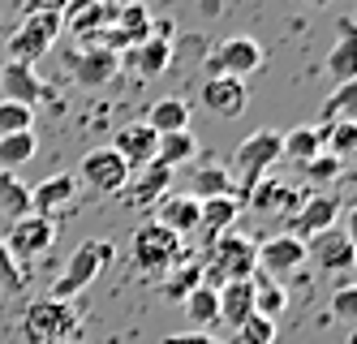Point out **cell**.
<instances>
[{
	"label": "cell",
	"mask_w": 357,
	"mask_h": 344,
	"mask_svg": "<svg viewBox=\"0 0 357 344\" xmlns=\"http://www.w3.org/2000/svg\"><path fill=\"white\" fill-rule=\"evenodd\" d=\"M237 216H241V198H237V194L198 202V237H207V241H215V237L233 232Z\"/></svg>",
	"instance_id": "18"
},
{
	"label": "cell",
	"mask_w": 357,
	"mask_h": 344,
	"mask_svg": "<svg viewBox=\"0 0 357 344\" xmlns=\"http://www.w3.org/2000/svg\"><path fill=\"white\" fill-rule=\"evenodd\" d=\"M194 151H198V138L190 134V129H181V134H160L155 138V164L168 168V172H176L181 164L194 160Z\"/></svg>",
	"instance_id": "27"
},
{
	"label": "cell",
	"mask_w": 357,
	"mask_h": 344,
	"mask_svg": "<svg viewBox=\"0 0 357 344\" xmlns=\"http://www.w3.org/2000/svg\"><path fill=\"white\" fill-rule=\"evenodd\" d=\"M280 129H259V134H250L237 151H233V168L245 177V190H254V185L263 181V172L280 160Z\"/></svg>",
	"instance_id": "10"
},
{
	"label": "cell",
	"mask_w": 357,
	"mask_h": 344,
	"mask_svg": "<svg viewBox=\"0 0 357 344\" xmlns=\"http://www.w3.org/2000/svg\"><path fill=\"white\" fill-rule=\"evenodd\" d=\"M155 224L176 232V237H194L198 232V202L190 194H164L155 202Z\"/></svg>",
	"instance_id": "17"
},
{
	"label": "cell",
	"mask_w": 357,
	"mask_h": 344,
	"mask_svg": "<svg viewBox=\"0 0 357 344\" xmlns=\"http://www.w3.org/2000/svg\"><path fill=\"white\" fill-rule=\"evenodd\" d=\"M250 314H254V280H228L220 288V319L215 323H224V327L237 331Z\"/></svg>",
	"instance_id": "21"
},
{
	"label": "cell",
	"mask_w": 357,
	"mask_h": 344,
	"mask_svg": "<svg viewBox=\"0 0 357 344\" xmlns=\"http://www.w3.org/2000/svg\"><path fill=\"white\" fill-rule=\"evenodd\" d=\"M130 65H134L142 77H160V73H168V65H172V39H155V35H151L146 43L130 47Z\"/></svg>",
	"instance_id": "24"
},
{
	"label": "cell",
	"mask_w": 357,
	"mask_h": 344,
	"mask_svg": "<svg viewBox=\"0 0 357 344\" xmlns=\"http://www.w3.org/2000/svg\"><path fill=\"white\" fill-rule=\"evenodd\" d=\"M0 91H5V99L26 103V108H35L39 99L52 95V91H47V87L39 82L35 65H17V61H5V69H0Z\"/></svg>",
	"instance_id": "16"
},
{
	"label": "cell",
	"mask_w": 357,
	"mask_h": 344,
	"mask_svg": "<svg viewBox=\"0 0 357 344\" xmlns=\"http://www.w3.org/2000/svg\"><path fill=\"white\" fill-rule=\"evenodd\" d=\"M151 22H155V17L146 13V5L130 0V5H121V9H116V22H112V26H116L125 39H130V47H138V43L151 39Z\"/></svg>",
	"instance_id": "29"
},
{
	"label": "cell",
	"mask_w": 357,
	"mask_h": 344,
	"mask_svg": "<svg viewBox=\"0 0 357 344\" xmlns=\"http://www.w3.org/2000/svg\"><path fill=\"white\" fill-rule=\"evenodd\" d=\"M61 31H65V13H52V9L26 13V17H22V26L9 35V61L35 65L39 57H47V47L56 43Z\"/></svg>",
	"instance_id": "5"
},
{
	"label": "cell",
	"mask_w": 357,
	"mask_h": 344,
	"mask_svg": "<svg viewBox=\"0 0 357 344\" xmlns=\"http://www.w3.org/2000/svg\"><path fill=\"white\" fill-rule=\"evenodd\" d=\"M73 181H82L91 194H121L125 181H130V168H125V160L112 151V147H99L91 155H82L78 172H73Z\"/></svg>",
	"instance_id": "9"
},
{
	"label": "cell",
	"mask_w": 357,
	"mask_h": 344,
	"mask_svg": "<svg viewBox=\"0 0 357 344\" xmlns=\"http://www.w3.org/2000/svg\"><path fill=\"white\" fill-rule=\"evenodd\" d=\"M108 262H112V241H104V237H91V241H82L78 250L69 254L61 280L52 284V297H56V301H73L82 288L95 284V276L104 271Z\"/></svg>",
	"instance_id": "4"
},
{
	"label": "cell",
	"mask_w": 357,
	"mask_h": 344,
	"mask_svg": "<svg viewBox=\"0 0 357 344\" xmlns=\"http://www.w3.org/2000/svg\"><path fill=\"white\" fill-rule=\"evenodd\" d=\"M185 194H190L194 202H207V198H228V194H233V177H228L220 164H202V168H194V172H190Z\"/></svg>",
	"instance_id": "23"
},
{
	"label": "cell",
	"mask_w": 357,
	"mask_h": 344,
	"mask_svg": "<svg viewBox=\"0 0 357 344\" xmlns=\"http://www.w3.org/2000/svg\"><path fill=\"white\" fill-rule=\"evenodd\" d=\"M116 0H86V5L73 13V35H91L99 39L104 31H112V22H116Z\"/></svg>",
	"instance_id": "25"
},
{
	"label": "cell",
	"mask_w": 357,
	"mask_h": 344,
	"mask_svg": "<svg viewBox=\"0 0 357 344\" xmlns=\"http://www.w3.org/2000/svg\"><path fill=\"white\" fill-rule=\"evenodd\" d=\"M233 344H275V323L263 319V314H250V319L237 327V340Z\"/></svg>",
	"instance_id": "38"
},
{
	"label": "cell",
	"mask_w": 357,
	"mask_h": 344,
	"mask_svg": "<svg viewBox=\"0 0 357 344\" xmlns=\"http://www.w3.org/2000/svg\"><path fill=\"white\" fill-rule=\"evenodd\" d=\"M73 194H78L73 172H56V177L39 181L35 190H31V216H52V211H61V207L73 202Z\"/></svg>",
	"instance_id": "19"
},
{
	"label": "cell",
	"mask_w": 357,
	"mask_h": 344,
	"mask_svg": "<svg viewBox=\"0 0 357 344\" xmlns=\"http://www.w3.org/2000/svg\"><path fill=\"white\" fill-rule=\"evenodd\" d=\"M314 155H323V142H319V134H314V125H297V129H289V134L280 138V160L305 168Z\"/></svg>",
	"instance_id": "26"
},
{
	"label": "cell",
	"mask_w": 357,
	"mask_h": 344,
	"mask_svg": "<svg viewBox=\"0 0 357 344\" xmlns=\"http://www.w3.org/2000/svg\"><path fill=\"white\" fill-rule=\"evenodd\" d=\"M39 151V138L35 129H26V134H0V172H17L22 164H31Z\"/></svg>",
	"instance_id": "28"
},
{
	"label": "cell",
	"mask_w": 357,
	"mask_h": 344,
	"mask_svg": "<svg viewBox=\"0 0 357 344\" xmlns=\"http://www.w3.org/2000/svg\"><path fill=\"white\" fill-rule=\"evenodd\" d=\"M155 138H160V134H151L146 121H134V125H121V129H116L112 151L125 160V168H130V172H138V168H146V164H155Z\"/></svg>",
	"instance_id": "13"
},
{
	"label": "cell",
	"mask_w": 357,
	"mask_h": 344,
	"mask_svg": "<svg viewBox=\"0 0 357 344\" xmlns=\"http://www.w3.org/2000/svg\"><path fill=\"white\" fill-rule=\"evenodd\" d=\"M0 211L13 220L31 216V185H22L17 172H0Z\"/></svg>",
	"instance_id": "32"
},
{
	"label": "cell",
	"mask_w": 357,
	"mask_h": 344,
	"mask_svg": "<svg viewBox=\"0 0 357 344\" xmlns=\"http://www.w3.org/2000/svg\"><path fill=\"white\" fill-rule=\"evenodd\" d=\"M0 241L17 258V267L22 262H35L56 246V220L52 216H22V220H13V228L0 237Z\"/></svg>",
	"instance_id": "6"
},
{
	"label": "cell",
	"mask_w": 357,
	"mask_h": 344,
	"mask_svg": "<svg viewBox=\"0 0 357 344\" xmlns=\"http://www.w3.org/2000/svg\"><path fill=\"white\" fill-rule=\"evenodd\" d=\"M168 185H172V172L168 168H160V164H146V168H138V172H130V181H125V202L130 207H138V211H146V207H155L164 194H168Z\"/></svg>",
	"instance_id": "15"
},
{
	"label": "cell",
	"mask_w": 357,
	"mask_h": 344,
	"mask_svg": "<svg viewBox=\"0 0 357 344\" xmlns=\"http://www.w3.org/2000/svg\"><path fill=\"white\" fill-rule=\"evenodd\" d=\"M116 69H121V61H116V52H108V47H86L82 57L73 61V77H78L82 87H91V91L108 87L116 77Z\"/></svg>",
	"instance_id": "20"
},
{
	"label": "cell",
	"mask_w": 357,
	"mask_h": 344,
	"mask_svg": "<svg viewBox=\"0 0 357 344\" xmlns=\"http://www.w3.org/2000/svg\"><path fill=\"white\" fill-rule=\"evenodd\" d=\"M130 258H134V267H138L142 276H155V280H164L168 271H176V267H181L185 250H181V237H176V232H168V228H160L155 220H151V224H142V228L134 232Z\"/></svg>",
	"instance_id": "3"
},
{
	"label": "cell",
	"mask_w": 357,
	"mask_h": 344,
	"mask_svg": "<svg viewBox=\"0 0 357 344\" xmlns=\"http://www.w3.org/2000/svg\"><path fill=\"white\" fill-rule=\"evenodd\" d=\"M26 129H35V108L0 99V134H26Z\"/></svg>",
	"instance_id": "37"
},
{
	"label": "cell",
	"mask_w": 357,
	"mask_h": 344,
	"mask_svg": "<svg viewBox=\"0 0 357 344\" xmlns=\"http://www.w3.org/2000/svg\"><path fill=\"white\" fill-rule=\"evenodd\" d=\"M289 306V293H284V284H275L267 276L254 280V314H263V319H280V310Z\"/></svg>",
	"instance_id": "33"
},
{
	"label": "cell",
	"mask_w": 357,
	"mask_h": 344,
	"mask_svg": "<svg viewBox=\"0 0 357 344\" xmlns=\"http://www.w3.org/2000/svg\"><path fill=\"white\" fill-rule=\"evenodd\" d=\"M78 331H82V314L73 301L43 297V301H31L26 314H22V340L26 344H73Z\"/></svg>",
	"instance_id": "1"
},
{
	"label": "cell",
	"mask_w": 357,
	"mask_h": 344,
	"mask_svg": "<svg viewBox=\"0 0 357 344\" xmlns=\"http://www.w3.org/2000/svg\"><path fill=\"white\" fill-rule=\"evenodd\" d=\"M26 13H39V9H52V13H65V0H22Z\"/></svg>",
	"instance_id": "43"
},
{
	"label": "cell",
	"mask_w": 357,
	"mask_h": 344,
	"mask_svg": "<svg viewBox=\"0 0 357 344\" xmlns=\"http://www.w3.org/2000/svg\"><path fill=\"white\" fill-rule=\"evenodd\" d=\"M310 5H319V9H323V5H331V0H310Z\"/></svg>",
	"instance_id": "44"
},
{
	"label": "cell",
	"mask_w": 357,
	"mask_h": 344,
	"mask_svg": "<svg viewBox=\"0 0 357 344\" xmlns=\"http://www.w3.org/2000/svg\"><path fill=\"white\" fill-rule=\"evenodd\" d=\"M181 306H185V319L194 323V331L211 327V323L220 319V293H215V288H207V284H198Z\"/></svg>",
	"instance_id": "30"
},
{
	"label": "cell",
	"mask_w": 357,
	"mask_h": 344,
	"mask_svg": "<svg viewBox=\"0 0 357 344\" xmlns=\"http://www.w3.org/2000/svg\"><path fill=\"white\" fill-rule=\"evenodd\" d=\"M198 284H202V262H185V267H176V271L160 284V293H164L168 301H185Z\"/></svg>",
	"instance_id": "34"
},
{
	"label": "cell",
	"mask_w": 357,
	"mask_h": 344,
	"mask_svg": "<svg viewBox=\"0 0 357 344\" xmlns=\"http://www.w3.org/2000/svg\"><path fill=\"white\" fill-rule=\"evenodd\" d=\"M323 151L336 155V160L344 164L349 155L357 151V121H353V117H349V121H331V125H327V142H323Z\"/></svg>",
	"instance_id": "35"
},
{
	"label": "cell",
	"mask_w": 357,
	"mask_h": 344,
	"mask_svg": "<svg viewBox=\"0 0 357 344\" xmlns=\"http://www.w3.org/2000/svg\"><path fill=\"white\" fill-rule=\"evenodd\" d=\"M202 108H207L211 117H220V121H233V117H241L245 112V82H237V77H207L202 82Z\"/></svg>",
	"instance_id": "14"
},
{
	"label": "cell",
	"mask_w": 357,
	"mask_h": 344,
	"mask_svg": "<svg viewBox=\"0 0 357 344\" xmlns=\"http://www.w3.org/2000/svg\"><path fill=\"white\" fill-rule=\"evenodd\" d=\"M259 267H263L267 280L280 284L284 276H293V271L305 267V241H297V237H289V232L267 237V241L259 246Z\"/></svg>",
	"instance_id": "12"
},
{
	"label": "cell",
	"mask_w": 357,
	"mask_h": 344,
	"mask_svg": "<svg viewBox=\"0 0 357 344\" xmlns=\"http://www.w3.org/2000/svg\"><path fill=\"white\" fill-rule=\"evenodd\" d=\"M146 125H151V134H181V129H190V103L181 95H164L151 103Z\"/></svg>",
	"instance_id": "22"
},
{
	"label": "cell",
	"mask_w": 357,
	"mask_h": 344,
	"mask_svg": "<svg viewBox=\"0 0 357 344\" xmlns=\"http://www.w3.org/2000/svg\"><path fill=\"white\" fill-rule=\"evenodd\" d=\"M22 288H26V271L17 267V258L5 250V241H0V293H22Z\"/></svg>",
	"instance_id": "39"
},
{
	"label": "cell",
	"mask_w": 357,
	"mask_h": 344,
	"mask_svg": "<svg viewBox=\"0 0 357 344\" xmlns=\"http://www.w3.org/2000/svg\"><path fill=\"white\" fill-rule=\"evenodd\" d=\"M340 207H344V198H336V194H314V198H301V207L289 216V237H297V241H310L314 232H323V228H336V216H340Z\"/></svg>",
	"instance_id": "11"
},
{
	"label": "cell",
	"mask_w": 357,
	"mask_h": 344,
	"mask_svg": "<svg viewBox=\"0 0 357 344\" xmlns=\"http://www.w3.org/2000/svg\"><path fill=\"white\" fill-rule=\"evenodd\" d=\"M160 344H220V340L207 331H176V336H164Z\"/></svg>",
	"instance_id": "42"
},
{
	"label": "cell",
	"mask_w": 357,
	"mask_h": 344,
	"mask_svg": "<svg viewBox=\"0 0 357 344\" xmlns=\"http://www.w3.org/2000/svg\"><path fill=\"white\" fill-rule=\"evenodd\" d=\"M353 22L340 17V39L336 47H331V57H327V73L336 77V82H353Z\"/></svg>",
	"instance_id": "31"
},
{
	"label": "cell",
	"mask_w": 357,
	"mask_h": 344,
	"mask_svg": "<svg viewBox=\"0 0 357 344\" xmlns=\"http://www.w3.org/2000/svg\"><path fill=\"white\" fill-rule=\"evenodd\" d=\"M259 65H263V47L250 35H228L220 47H211V57H207L211 77H237V82H245Z\"/></svg>",
	"instance_id": "8"
},
{
	"label": "cell",
	"mask_w": 357,
	"mask_h": 344,
	"mask_svg": "<svg viewBox=\"0 0 357 344\" xmlns=\"http://www.w3.org/2000/svg\"><path fill=\"white\" fill-rule=\"evenodd\" d=\"M353 108H357V82H340L336 91L323 99V125H331V121H349Z\"/></svg>",
	"instance_id": "36"
},
{
	"label": "cell",
	"mask_w": 357,
	"mask_h": 344,
	"mask_svg": "<svg viewBox=\"0 0 357 344\" xmlns=\"http://www.w3.org/2000/svg\"><path fill=\"white\" fill-rule=\"evenodd\" d=\"M331 319H340V323L357 319V288L349 280H340V288L331 293Z\"/></svg>",
	"instance_id": "40"
},
{
	"label": "cell",
	"mask_w": 357,
	"mask_h": 344,
	"mask_svg": "<svg viewBox=\"0 0 357 344\" xmlns=\"http://www.w3.org/2000/svg\"><path fill=\"white\" fill-rule=\"evenodd\" d=\"M353 258H357V254H353V237H349L344 228H323V232H314L310 241H305V262H314L323 276L349 280Z\"/></svg>",
	"instance_id": "7"
},
{
	"label": "cell",
	"mask_w": 357,
	"mask_h": 344,
	"mask_svg": "<svg viewBox=\"0 0 357 344\" xmlns=\"http://www.w3.org/2000/svg\"><path fill=\"white\" fill-rule=\"evenodd\" d=\"M301 172L310 177V181H319V185H323V181H336V177H344V164L336 160V155H327V151H323V155H314V160L305 164Z\"/></svg>",
	"instance_id": "41"
},
{
	"label": "cell",
	"mask_w": 357,
	"mask_h": 344,
	"mask_svg": "<svg viewBox=\"0 0 357 344\" xmlns=\"http://www.w3.org/2000/svg\"><path fill=\"white\" fill-rule=\"evenodd\" d=\"M211 262H202V284L207 288H220L228 280H254L259 271V246H254V237H241V232H224L211 241Z\"/></svg>",
	"instance_id": "2"
}]
</instances>
